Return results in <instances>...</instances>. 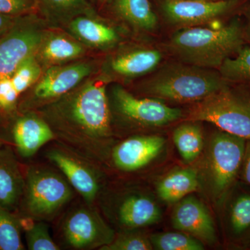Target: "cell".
I'll use <instances>...</instances> for the list:
<instances>
[{
	"label": "cell",
	"mask_w": 250,
	"mask_h": 250,
	"mask_svg": "<svg viewBox=\"0 0 250 250\" xmlns=\"http://www.w3.org/2000/svg\"><path fill=\"white\" fill-rule=\"evenodd\" d=\"M3 139L23 159H30L47 143L56 141L48 123L34 111L20 113Z\"/></svg>",
	"instance_id": "obj_14"
},
{
	"label": "cell",
	"mask_w": 250,
	"mask_h": 250,
	"mask_svg": "<svg viewBox=\"0 0 250 250\" xmlns=\"http://www.w3.org/2000/svg\"><path fill=\"white\" fill-rule=\"evenodd\" d=\"M59 233L67 248L100 250L113 241L116 233L95 206L85 203L67 210L60 223Z\"/></svg>",
	"instance_id": "obj_8"
},
{
	"label": "cell",
	"mask_w": 250,
	"mask_h": 250,
	"mask_svg": "<svg viewBox=\"0 0 250 250\" xmlns=\"http://www.w3.org/2000/svg\"><path fill=\"white\" fill-rule=\"evenodd\" d=\"M102 205L104 211L122 230L150 226L159 223L162 216L154 199L137 190H125L109 200L103 199Z\"/></svg>",
	"instance_id": "obj_12"
},
{
	"label": "cell",
	"mask_w": 250,
	"mask_h": 250,
	"mask_svg": "<svg viewBox=\"0 0 250 250\" xmlns=\"http://www.w3.org/2000/svg\"><path fill=\"white\" fill-rule=\"evenodd\" d=\"M218 207L226 243L238 249L250 248V185L238 179Z\"/></svg>",
	"instance_id": "obj_13"
},
{
	"label": "cell",
	"mask_w": 250,
	"mask_h": 250,
	"mask_svg": "<svg viewBox=\"0 0 250 250\" xmlns=\"http://www.w3.org/2000/svg\"><path fill=\"white\" fill-rule=\"evenodd\" d=\"M173 141L181 157L185 162L196 160L205 147L203 131L198 122L188 121L173 132Z\"/></svg>",
	"instance_id": "obj_25"
},
{
	"label": "cell",
	"mask_w": 250,
	"mask_h": 250,
	"mask_svg": "<svg viewBox=\"0 0 250 250\" xmlns=\"http://www.w3.org/2000/svg\"><path fill=\"white\" fill-rule=\"evenodd\" d=\"M23 219L0 203V250H24Z\"/></svg>",
	"instance_id": "obj_26"
},
{
	"label": "cell",
	"mask_w": 250,
	"mask_h": 250,
	"mask_svg": "<svg viewBox=\"0 0 250 250\" xmlns=\"http://www.w3.org/2000/svg\"><path fill=\"white\" fill-rule=\"evenodd\" d=\"M247 21L246 24L243 25L244 30L245 40L248 41L250 43V7L246 13Z\"/></svg>",
	"instance_id": "obj_35"
},
{
	"label": "cell",
	"mask_w": 250,
	"mask_h": 250,
	"mask_svg": "<svg viewBox=\"0 0 250 250\" xmlns=\"http://www.w3.org/2000/svg\"><path fill=\"white\" fill-rule=\"evenodd\" d=\"M18 18L0 14V40L14 27Z\"/></svg>",
	"instance_id": "obj_34"
},
{
	"label": "cell",
	"mask_w": 250,
	"mask_h": 250,
	"mask_svg": "<svg viewBox=\"0 0 250 250\" xmlns=\"http://www.w3.org/2000/svg\"><path fill=\"white\" fill-rule=\"evenodd\" d=\"M200 188L198 170L193 167H178L171 171L157 184L159 198L167 204L178 202Z\"/></svg>",
	"instance_id": "obj_22"
},
{
	"label": "cell",
	"mask_w": 250,
	"mask_h": 250,
	"mask_svg": "<svg viewBox=\"0 0 250 250\" xmlns=\"http://www.w3.org/2000/svg\"><path fill=\"white\" fill-rule=\"evenodd\" d=\"M229 82L220 72L185 62L164 65L139 85L147 98L177 103H197L218 91Z\"/></svg>",
	"instance_id": "obj_3"
},
{
	"label": "cell",
	"mask_w": 250,
	"mask_h": 250,
	"mask_svg": "<svg viewBox=\"0 0 250 250\" xmlns=\"http://www.w3.org/2000/svg\"><path fill=\"white\" fill-rule=\"evenodd\" d=\"M153 249L157 250H203L205 245L187 233L163 232L149 236Z\"/></svg>",
	"instance_id": "obj_28"
},
{
	"label": "cell",
	"mask_w": 250,
	"mask_h": 250,
	"mask_svg": "<svg viewBox=\"0 0 250 250\" xmlns=\"http://www.w3.org/2000/svg\"><path fill=\"white\" fill-rule=\"evenodd\" d=\"M48 27L38 14L18 17L14 27L0 40V81L11 77L24 59L36 53Z\"/></svg>",
	"instance_id": "obj_11"
},
{
	"label": "cell",
	"mask_w": 250,
	"mask_h": 250,
	"mask_svg": "<svg viewBox=\"0 0 250 250\" xmlns=\"http://www.w3.org/2000/svg\"><path fill=\"white\" fill-rule=\"evenodd\" d=\"M49 29L36 52V58L43 69L74 62L84 55L85 46L68 33Z\"/></svg>",
	"instance_id": "obj_20"
},
{
	"label": "cell",
	"mask_w": 250,
	"mask_h": 250,
	"mask_svg": "<svg viewBox=\"0 0 250 250\" xmlns=\"http://www.w3.org/2000/svg\"><path fill=\"white\" fill-rule=\"evenodd\" d=\"M92 4H95V3H98V0H88Z\"/></svg>",
	"instance_id": "obj_38"
},
{
	"label": "cell",
	"mask_w": 250,
	"mask_h": 250,
	"mask_svg": "<svg viewBox=\"0 0 250 250\" xmlns=\"http://www.w3.org/2000/svg\"><path fill=\"white\" fill-rule=\"evenodd\" d=\"M188 121L207 122L219 129L250 139V91L233 88L229 83L195 103Z\"/></svg>",
	"instance_id": "obj_6"
},
{
	"label": "cell",
	"mask_w": 250,
	"mask_h": 250,
	"mask_svg": "<svg viewBox=\"0 0 250 250\" xmlns=\"http://www.w3.org/2000/svg\"><path fill=\"white\" fill-rule=\"evenodd\" d=\"M111 3L115 14L135 29L151 31L156 27L157 17L149 0H113Z\"/></svg>",
	"instance_id": "obj_24"
},
{
	"label": "cell",
	"mask_w": 250,
	"mask_h": 250,
	"mask_svg": "<svg viewBox=\"0 0 250 250\" xmlns=\"http://www.w3.org/2000/svg\"><path fill=\"white\" fill-rule=\"evenodd\" d=\"M245 41L243 25L236 20L218 27L184 28L173 34L167 47L185 63L219 68L240 50Z\"/></svg>",
	"instance_id": "obj_2"
},
{
	"label": "cell",
	"mask_w": 250,
	"mask_h": 250,
	"mask_svg": "<svg viewBox=\"0 0 250 250\" xmlns=\"http://www.w3.org/2000/svg\"><path fill=\"white\" fill-rule=\"evenodd\" d=\"M158 49L135 47L121 51L112 55L104 62V74L108 80L111 77L129 80L154 71L162 60Z\"/></svg>",
	"instance_id": "obj_18"
},
{
	"label": "cell",
	"mask_w": 250,
	"mask_h": 250,
	"mask_svg": "<svg viewBox=\"0 0 250 250\" xmlns=\"http://www.w3.org/2000/svg\"><path fill=\"white\" fill-rule=\"evenodd\" d=\"M24 175V190L17 212L24 220L52 221L75 197V190L66 178L48 166H27Z\"/></svg>",
	"instance_id": "obj_4"
},
{
	"label": "cell",
	"mask_w": 250,
	"mask_h": 250,
	"mask_svg": "<svg viewBox=\"0 0 250 250\" xmlns=\"http://www.w3.org/2000/svg\"><path fill=\"white\" fill-rule=\"evenodd\" d=\"M94 61L53 65L43 71L35 84L21 97L19 112L36 111L71 91L95 72Z\"/></svg>",
	"instance_id": "obj_7"
},
{
	"label": "cell",
	"mask_w": 250,
	"mask_h": 250,
	"mask_svg": "<svg viewBox=\"0 0 250 250\" xmlns=\"http://www.w3.org/2000/svg\"><path fill=\"white\" fill-rule=\"evenodd\" d=\"M246 141L218 129L204 147L200 188L217 206L238 179Z\"/></svg>",
	"instance_id": "obj_5"
},
{
	"label": "cell",
	"mask_w": 250,
	"mask_h": 250,
	"mask_svg": "<svg viewBox=\"0 0 250 250\" xmlns=\"http://www.w3.org/2000/svg\"><path fill=\"white\" fill-rule=\"evenodd\" d=\"M38 13V0H0V14L19 17Z\"/></svg>",
	"instance_id": "obj_32"
},
{
	"label": "cell",
	"mask_w": 250,
	"mask_h": 250,
	"mask_svg": "<svg viewBox=\"0 0 250 250\" xmlns=\"http://www.w3.org/2000/svg\"><path fill=\"white\" fill-rule=\"evenodd\" d=\"M104 74L87 78L52 103L36 110L50 126L56 142L103 166L113 144L112 115Z\"/></svg>",
	"instance_id": "obj_1"
},
{
	"label": "cell",
	"mask_w": 250,
	"mask_h": 250,
	"mask_svg": "<svg viewBox=\"0 0 250 250\" xmlns=\"http://www.w3.org/2000/svg\"><path fill=\"white\" fill-rule=\"evenodd\" d=\"M38 3L41 17L53 27H65L78 16H97L88 0H38Z\"/></svg>",
	"instance_id": "obj_23"
},
{
	"label": "cell",
	"mask_w": 250,
	"mask_h": 250,
	"mask_svg": "<svg viewBox=\"0 0 250 250\" xmlns=\"http://www.w3.org/2000/svg\"><path fill=\"white\" fill-rule=\"evenodd\" d=\"M43 71V67L36 58L35 53L31 54L18 65L11 79L16 89L22 96L41 78Z\"/></svg>",
	"instance_id": "obj_29"
},
{
	"label": "cell",
	"mask_w": 250,
	"mask_h": 250,
	"mask_svg": "<svg viewBox=\"0 0 250 250\" xmlns=\"http://www.w3.org/2000/svg\"><path fill=\"white\" fill-rule=\"evenodd\" d=\"M202 1H215V0H202Z\"/></svg>",
	"instance_id": "obj_39"
},
{
	"label": "cell",
	"mask_w": 250,
	"mask_h": 250,
	"mask_svg": "<svg viewBox=\"0 0 250 250\" xmlns=\"http://www.w3.org/2000/svg\"><path fill=\"white\" fill-rule=\"evenodd\" d=\"M236 0H164L162 10L169 22L184 27L211 22L229 12Z\"/></svg>",
	"instance_id": "obj_15"
},
{
	"label": "cell",
	"mask_w": 250,
	"mask_h": 250,
	"mask_svg": "<svg viewBox=\"0 0 250 250\" xmlns=\"http://www.w3.org/2000/svg\"><path fill=\"white\" fill-rule=\"evenodd\" d=\"M67 33L85 47L108 49L119 42L116 29L97 16H81L74 18L65 26Z\"/></svg>",
	"instance_id": "obj_21"
},
{
	"label": "cell",
	"mask_w": 250,
	"mask_h": 250,
	"mask_svg": "<svg viewBox=\"0 0 250 250\" xmlns=\"http://www.w3.org/2000/svg\"><path fill=\"white\" fill-rule=\"evenodd\" d=\"M224 80L234 83H250V46L243 45L219 67Z\"/></svg>",
	"instance_id": "obj_27"
},
{
	"label": "cell",
	"mask_w": 250,
	"mask_h": 250,
	"mask_svg": "<svg viewBox=\"0 0 250 250\" xmlns=\"http://www.w3.org/2000/svg\"><path fill=\"white\" fill-rule=\"evenodd\" d=\"M112 117L116 116L135 127H159L178 121L183 112L161 100L139 98L120 85H113L108 95Z\"/></svg>",
	"instance_id": "obj_9"
},
{
	"label": "cell",
	"mask_w": 250,
	"mask_h": 250,
	"mask_svg": "<svg viewBox=\"0 0 250 250\" xmlns=\"http://www.w3.org/2000/svg\"><path fill=\"white\" fill-rule=\"evenodd\" d=\"M238 179L250 185V139L246 141L244 156Z\"/></svg>",
	"instance_id": "obj_33"
},
{
	"label": "cell",
	"mask_w": 250,
	"mask_h": 250,
	"mask_svg": "<svg viewBox=\"0 0 250 250\" xmlns=\"http://www.w3.org/2000/svg\"><path fill=\"white\" fill-rule=\"evenodd\" d=\"M113 0H98V4L100 7H104L106 5L111 4Z\"/></svg>",
	"instance_id": "obj_36"
},
{
	"label": "cell",
	"mask_w": 250,
	"mask_h": 250,
	"mask_svg": "<svg viewBox=\"0 0 250 250\" xmlns=\"http://www.w3.org/2000/svg\"><path fill=\"white\" fill-rule=\"evenodd\" d=\"M4 144H7V143L5 142L4 140H3L2 139H1V137H0V146H3V145Z\"/></svg>",
	"instance_id": "obj_37"
},
{
	"label": "cell",
	"mask_w": 250,
	"mask_h": 250,
	"mask_svg": "<svg viewBox=\"0 0 250 250\" xmlns=\"http://www.w3.org/2000/svg\"><path fill=\"white\" fill-rule=\"evenodd\" d=\"M45 157L66 178L85 203L95 205L104 187L101 166L57 142L46 150Z\"/></svg>",
	"instance_id": "obj_10"
},
{
	"label": "cell",
	"mask_w": 250,
	"mask_h": 250,
	"mask_svg": "<svg viewBox=\"0 0 250 250\" xmlns=\"http://www.w3.org/2000/svg\"><path fill=\"white\" fill-rule=\"evenodd\" d=\"M24 225L26 244L29 250H59L61 247L54 241L46 222L32 221Z\"/></svg>",
	"instance_id": "obj_30"
},
{
	"label": "cell",
	"mask_w": 250,
	"mask_h": 250,
	"mask_svg": "<svg viewBox=\"0 0 250 250\" xmlns=\"http://www.w3.org/2000/svg\"><path fill=\"white\" fill-rule=\"evenodd\" d=\"M24 187V170L9 144L0 146V203L17 213Z\"/></svg>",
	"instance_id": "obj_19"
},
{
	"label": "cell",
	"mask_w": 250,
	"mask_h": 250,
	"mask_svg": "<svg viewBox=\"0 0 250 250\" xmlns=\"http://www.w3.org/2000/svg\"><path fill=\"white\" fill-rule=\"evenodd\" d=\"M136 229H124L116 233L114 239L100 250H153L149 237Z\"/></svg>",
	"instance_id": "obj_31"
},
{
	"label": "cell",
	"mask_w": 250,
	"mask_h": 250,
	"mask_svg": "<svg viewBox=\"0 0 250 250\" xmlns=\"http://www.w3.org/2000/svg\"><path fill=\"white\" fill-rule=\"evenodd\" d=\"M166 139L156 135H134L112 148L109 161L118 170L134 172L152 162L162 152Z\"/></svg>",
	"instance_id": "obj_16"
},
{
	"label": "cell",
	"mask_w": 250,
	"mask_h": 250,
	"mask_svg": "<svg viewBox=\"0 0 250 250\" xmlns=\"http://www.w3.org/2000/svg\"><path fill=\"white\" fill-rule=\"evenodd\" d=\"M174 229L195 237L203 243L218 242L214 220L208 208L196 197L188 195L178 202L172 215Z\"/></svg>",
	"instance_id": "obj_17"
}]
</instances>
